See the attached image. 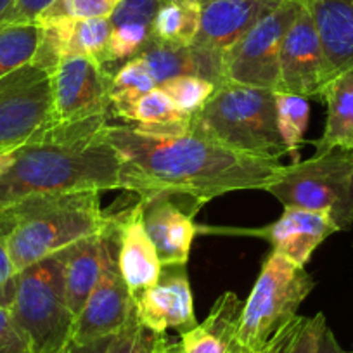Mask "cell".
Returning a JSON list of instances; mask_svg holds the SVG:
<instances>
[{
    "mask_svg": "<svg viewBox=\"0 0 353 353\" xmlns=\"http://www.w3.org/2000/svg\"><path fill=\"white\" fill-rule=\"evenodd\" d=\"M144 205V223L158 251L163 267L188 265L198 225L185 210L170 199H156Z\"/></svg>",
    "mask_w": 353,
    "mask_h": 353,
    "instance_id": "d6986e66",
    "label": "cell"
},
{
    "mask_svg": "<svg viewBox=\"0 0 353 353\" xmlns=\"http://www.w3.org/2000/svg\"><path fill=\"white\" fill-rule=\"evenodd\" d=\"M201 26V4L196 0H161L152 21V39L176 47L194 43Z\"/></svg>",
    "mask_w": 353,
    "mask_h": 353,
    "instance_id": "603a6c76",
    "label": "cell"
},
{
    "mask_svg": "<svg viewBox=\"0 0 353 353\" xmlns=\"http://www.w3.org/2000/svg\"><path fill=\"white\" fill-rule=\"evenodd\" d=\"M205 230H215L229 234H243L267 239L274 248V253L290 258L300 267H305L312 258L314 251L332 236L339 232L338 225L329 212H314L303 208H284L279 220L270 225L258 229H213V227H198Z\"/></svg>",
    "mask_w": 353,
    "mask_h": 353,
    "instance_id": "4fadbf2b",
    "label": "cell"
},
{
    "mask_svg": "<svg viewBox=\"0 0 353 353\" xmlns=\"http://www.w3.org/2000/svg\"><path fill=\"white\" fill-rule=\"evenodd\" d=\"M324 314L314 317H294L288 325H284L263 348L254 353H317L319 341L324 332Z\"/></svg>",
    "mask_w": 353,
    "mask_h": 353,
    "instance_id": "4316f807",
    "label": "cell"
},
{
    "mask_svg": "<svg viewBox=\"0 0 353 353\" xmlns=\"http://www.w3.org/2000/svg\"><path fill=\"white\" fill-rule=\"evenodd\" d=\"M4 156L6 154H0V168H2V165H4Z\"/></svg>",
    "mask_w": 353,
    "mask_h": 353,
    "instance_id": "ab89813d",
    "label": "cell"
},
{
    "mask_svg": "<svg viewBox=\"0 0 353 353\" xmlns=\"http://www.w3.org/2000/svg\"><path fill=\"white\" fill-rule=\"evenodd\" d=\"M196 2H199V4H205V2H208V0H196Z\"/></svg>",
    "mask_w": 353,
    "mask_h": 353,
    "instance_id": "60d3db41",
    "label": "cell"
},
{
    "mask_svg": "<svg viewBox=\"0 0 353 353\" xmlns=\"http://www.w3.org/2000/svg\"><path fill=\"white\" fill-rule=\"evenodd\" d=\"M317 28L331 80L353 70V0H305Z\"/></svg>",
    "mask_w": 353,
    "mask_h": 353,
    "instance_id": "ffe728a7",
    "label": "cell"
},
{
    "mask_svg": "<svg viewBox=\"0 0 353 353\" xmlns=\"http://www.w3.org/2000/svg\"><path fill=\"white\" fill-rule=\"evenodd\" d=\"M114 339H117V334L94 339V341L88 343H77L73 339H70L59 353H111Z\"/></svg>",
    "mask_w": 353,
    "mask_h": 353,
    "instance_id": "d590c367",
    "label": "cell"
},
{
    "mask_svg": "<svg viewBox=\"0 0 353 353\" xmlns=\"http://www.w3.org/2000/svg\"><path fill=\"white\" fill-rule=\"evenodd\" d=\"M317 353H348L341 348V345L336 339L334 332L329 329V325H325L324 332L321 336V341H319V352Z\"/></svg>",
    "mask_w": 353,
    "mask_h": 353,
    "instance_id": "8d00e7d4",
    "label": "cell"
},
{
    "mask_svg": "<svg viewBox=\"0 0 353 353\" xmlns=\"http://www.w3.org/2000/svg\"><path fill=\"white\" fill-rule=\"evenodd\" d=\"M117 243L118 269L135 298L158 283L163 269L145 229L144 205L141 201L117 215Z\"/></svg>",
    "mask_w": 353,
    "mask_h": 353,
    "instance_id": "9a60e30c",
    "label": "cell"
},
{
    "mask_svg": "<svg viewBox=\"0 0 353 353\" xmlns=\"http://www.w3.org/2000/svg\"><path fill=\"white\" fill-rule=\"evenodd\" d=\"M267 192L284 208L329 212L339 230L353 223V151L332 148L284 165Z\"/></svg>",
    "mask_w": 353,
    "mask_h": 353,
    "instance_id": "52a82bcc",
    "label": "cell"
},
{
    "mask_svg": "<svg viewBox=\"0 0 353 353\" xmlns=\"http://www.w3.org/2000/svg\"><path fill=\"white\" fill-rule=\"evenodd\" d=\"M134 315L135 298L118 269L117 223H114V236L111 241L103 276L85 301L80 314L74 317L70 339L77 343H88L118 334Z\"/></svg>",
    "mask_w": 353,
    "mask_h": 353,
    "instance_id": "7c38bea8",
    "label": "cell"
},
{
    "mask_svg": "<svg viewBox=\"0 0 353 353\" xmlns=\"http://www.w3.org/2000/svg\"><path fill=\"white\" fill-rule=\"evenodd\" d=\"M110 68L88 57H68L50 74L52 123L110 117Z\"/></svg>",
    "mask_w": 353,
    "mask_h": 353,
    "instance_id": "30bf717a",
    "label": "cell"
},
{
    "mask_svg": "<svg viewBox=\"0 0 353 353\" xmlns=\"http://www.w3.org/2000/svg\"><path fill=\"white\" fill-rule=\"evenodd\" d=\"M12 0H0V18L8 12V9L11 8Z\"/></svg>",
    "mask_w": 353,
    "mask_h": 353,
    "instance_id": "f35d334b",
    "label": "cell"
},
{
    "mask_svg": "<svg viewBox=\"0 0 353 353\" xmlns=\"http://www.w3.org/2000/svg\"><path fill=\"white\" fill-rule=\"evenodd\" d=\"M52 123L50 74L28 66L0 78V154L32 141Z\"/></svg>",
    "mask_w": 353,
    "mask_h": 353,
    "instance_id": "9c48e42d",
    "label": "cell"
},
{
    "mask_svg": "<svg viewBox=\"0 0 353 353\" xmlns=\"http://www.w3.org/2000/svg\"><path fill=\"white\" fill-rule=\"evenodd\" d=\"M56 0H12L11 8L0 18V25H26V23H37V19Z\"/></svg>",
    "mask_w": 353,
    "mask_h": 353,
    "instance_id": "836d02e7",
    "label": "cell"
},
{
    "mask_svg": "<svg viewBox=\"0 0 353 353\" xmlns=\"http://www.w3.org/2000/svg\"><path fill=\"white\" fill-rule=\"evenodd\" d=\"M114 223H117V215L113 223L103 234L78 241L63 251L64 294H66L68 308L74 317L80 314L85 301L103 276L114 236Z\"/></svg>",
    "mask_w": 353,
    "mask_h": 353,
    "instance_id": "e0dca14e",
    "label": "cell"
},
{
    "mask_svg": "<svg viewBox=\"0 0 353 353\" xmlns=\"http://www.w3.org/2000/svg\"><path fill=\"white\" fill-rule=\"evenodd\" d=\"M142 61L158 85L176 77H201L216 87L223 83V54L201 46L176 47L151 39L141 50Z\"/></svg>",
    "mask_w": 353,
    "mask_h": 353,
    "instance_id": "ac0fdd59",
    "label": "cell"
},
{
    "mask_svg": "<svg viewBox=\"0 0 353 353\" xmlns=\"http://www.w3.org/2000/svg\"><path fill=\"white\" fill-rule=\"evenodd\" d=\"M108 117L54 123L6 152L0 206L37 194L121 189V158L108 137Z\"/></svg>",
    "mask_w": 353,
    "mask_h": 353,
    "instance_id": "7a4b0ae2",
    "label": "cell"
},
{
    "mask_svg": "<svg viewBox=\"0 0 353 353\" xmlns=\"http://www.w3.org/2000/svg\"><path fill=\"white\" fill-rule=\"evenodd\" d=\"M283 0H208L201 4V26L194 46L225 52Z\"/></svg>",
    "mask_w": 353,
    "mask_h": 353,
    "instance_id": "2e32d148",
    "label": "cell"
},
{
    "mask_svg": "<svg viewBox=\"0 0 353 353\" xmlns=\"http://www.w3.org/2000/svg\"><path fill=\"white\" fill-rule=\"evenodd\" d=\"M125 121H132L137 128L154 135H173L189 130L191 117L176 110L161 88H152L142 96L128 111Z\"/></svg>",
    "mask_w": 353,
    "mask_h": 353,
    "instance_id": "cb8c5ba5",
    "label": "cell"
},
{
    "mask_svg": "<svg viewBox=\"0 0 353 353\" xmlns=\"http://www.w3.org/2000/svg\"><path fill=\"white\" fill-rule=\"evenodd\" d=\"M189 130L237 151L265 158L288 154L277 128L276 92L222 83L189 121Z\"/></svg>",
    "mask_w": 353,
    "mask_h": 353,
    "instance_id": "277c9868",
    "label": "cell"
},
{
    "mask_svg": "<svg viewBox=\"0 0 353 353\" xmlns=\"http://www.w3.org/2000/svg\"><path fill=\"white\" fill-rule=\"evenodd\" d=\"M121 0H56L37 23L68 18H110Z\"/></svg>",
    "mask_w": 353,
    "mask_h": 353,
    "instance_id": "f546056e",
    "label": "cell"
},
{
    "mask_svg": "<svg viewBox=\"0 0 353 353\" xmlns=\"http://www.w3.org/2000/svg\"><path fill=\"white\" fill-rule=\"evenodd\" d=\"M276 110L277 128H279V134L288 149V154L291 156L293 163H298L300 161L298 149H300L305 132L308 128L310 108L303 97L276 92Z\"/></svg>",
    "mask_w": 353,
    "mask_h": 353,
    "instance_id": "83f0119b",
    "label": "cell"
},
{
    "mask_svg": "<svg viewBox=\"0 0 353 353\" xmlns=\"http://www.w3.org/2000/svg\"><path fill=\"white\" fill-rule=\"evenodd\" d=\"M0 353H33L25 332L18 327L11 312L0 301Z\"/></svg>",
    "mask_w": 353,
    "mask_h": 353,
    "instance_id": "d6a6232c",
    "label": "cell"
},
{
    "mask_svg": "<svg viewBox=\"0 0 353 353\" xmlns=\"http://www.w3.org/2000/svg\"><path fill=\"white\" fill-rule=\"evenodd\" d=\"M8 308L33 353H59L64 348L74 315L64 294L63 251L18 272Z\"/></svg>",
    "mask_w": 353,
    "mask_h": 353,
    "instance_id": "8992f818",
    "label": "cell"
},
{
    "mask_svg": "<svg viewBox=\"0 0 353 353\" xmlns=\"http://www.w3.org/2000/svg\"><path fill=\"white\" fill-rule=\"evenodd\" d=\"M279 77V92L303 99H322L331 81L324 49L305 0L281 46Z\"/></svg>",
    "mask_w": 353,
    "mask_h": 353,
    "instance_id": "8fae6325",
    "label": "cell"
},
{
    "mask_svg": "<svg viewBox=\"0 0 353 353\" xmlns=\"http://www.w3.org/2000/svg\"><path fill=\"white\" fill-rule=\"evenodd\" d=\"M158 87L154 78L148 71V68L142 64L139 57L123 63V66L118 68L111 74L110 83V103L111 113L118 118H127L128 111L134 108V104L151 92L152 88Z\"/></svg>",
    "mask_w": 353,
    "mask_h": 353,
    "instance_id": "d4e9b609",
    "label": "cell"
},
{
    "mask_svg": "<svg viewBox=\"0 0 353 353\" xmlns=\"http://www.w3.org/2000/svg\"><path fill=\"white\" fill-rule=\"evenodd\" d=\"M135 317L158 334H166V329L182 334L198 324L185 265L163 267L158 283L135 296Z\"/></svg>",
    "mask_w": 353,
    "mask_h": 353,
    "instance_id": "5bb4252c",
    "label": "cell"
},
{
    "mask_svg": "<svg viewBox=\"0 0 353 353\" xmlns=\"http://www.w3.org/2000/svg\"><path fill=\"white\" fill-rule=\"evenodd\" d=\"M243 301L234 293H223L215 301L208 317L182 332V353H241L237 348Z\"/></svg>",
    "mask_w": 353,
    "mask_h": 353,
    "instance_id": "44dd1931",
    "label": "cell"
},
{
    "mask_svg": "<svg viewBox=\"0 0 353 353\" xmlns=\"http://www.w3.org/2000/svg\"><path fill=\"white\" fill-rule=\"evenodd\" d=\"M16 276H18V272H16L14 269L11 254H9L8 244H6L4 237L0 236V301H2L6 307H8V303L11 301Z\"/></svg>",
    "mask_w": 353,
    "mask_h": 353,
    "instance_id": "e575fe53",
    "label": "cell"
},
{
    "mask_svg": "<svg viewBox=\"0 0 353 353\" xmlns=\"http://www.w3.org/2000/svg\"><path fill=\"white\" fill-rule=\"evenodd\" d=\"M300 6L301 0H283L223 52V83L279 92L281 46Z\"/></svg>",
    "mask_w": 353,
    "mask_h": 353,
    "instance_id": "ba28073f",
    "label": "cell"
},
{
    "mask_svg": "<svg viewBox=\"0 0 353 353\" xmlns=\"http://www.w3.org/2000/svg\"><path fill=\"white\" fill-rule=\"evenodd\" d=\"M322 101L327 106L325 127L315 142V152L332 148L353 151V70L332 78L324 88Z\"/></svg>",
    "mask_w": 353,
    "mask_h": 353,
    "instance_id": "7402d4cb",
    "label": "cell"
},
{
    "mask_svg": "<svg viewBox=\"0 0 353 353\" xmlns=\"http://www.w3.org/2000/svg\"><path fill=\"white\" fill-rule=\"evenodd\" d=\"M352 353H353V352H352Z\"/></svg>",
    "mask_w": 353,
    "mask_h": 353,
    "instance_id": "b9f144b4",
    "label": "cell"
},
{
    "mask_svg": "<svg viewBox=\"0 0 353 353\" xmlns=\"http://www.w3.org/2000/svg\"><path fill=\"white\" fill-rule=\"evenodd\" d=\"M114 215L101 208L99 192L37 194L0 206V236L16 272L71 244L103 234Z\"/></svg>",
    "mask_w": 353,
    "mask_h": 353,
    "instance_id": "3957f363",
    "label": "cell"
},
{
    "mask_svg": "<svg viewBox=\"0 0 353 353\" xmlns=\"http://www.w3.org/2000/svg\"><path fill=\"white\" fill-rule=\"evenodd\" d=\"M158 87L172 99L176 110L188 117H192L208 103L210 97L215 92L216 85L201 77L185 74V77H176L163 81Z\"/></svg>",
    "mask_w": 353,
    "mask_h": 353,
    "instance_id": "f1b7e54d",
    "label": "cell"
},
{
    "mask_svg": "<svg viewBox=\"0 0 353 353\" xmlns=\"http://www.w3.org/2000/svg\"><path fill=\"white\" fill-rule=\"evenodd\" d=\"M108 137L121 158V191L141 203L170 199L191 216L219 196L267 191L284 166L191 130L154 135L135 125H110Z\"/></svg>",
    "mask_w": 353,
    "mask_h": 353,
    "instance_id": "6da1fadb",
    "label": "cell"
},
{
    "mask_svg": "<svg viewBox=\"0 0 353 353\" xmlns=\"http://www.w3.org/2000/svg\"><path fill=\"white\" fill-rule=\"evenodd\" d=\"M154 353H182V345L181 341H172L165 336L158 345V348L154 350Z\"/></svg>",
    "mask_w": 353,
    "mask_h": 353,
    "instance_id": "74e56055",
    "label": "cell"
},
{
    "mask_svg": "<svg viewBox=\"0 0 353 353\" xmlns=\"http://www.w3.org/2000/svg\"><path fill=\"white\" fill-rule=\"evenodd\" d=\"M314 288V279L305 267L272 251L243 303L237 327L239 352L254 353L263 348L284 325L298 317V308Z\"/></svg>",
    "mask_w": 353,
    "mask_h": 353,
    "instance_id": "5b68a950",
    "label": "cell"
},
{
    "mask_svg": "<svg viewBox=\"0 0 353 353\" xmlns=\"http://www.w3.org/2000/svg\"><path fill=\"white\" fill-rule=\"evenodd\" d=\"M159 4L161 0H121L108 19L111 26L123 25V23L152 26Z\"/></svg>",
    "mask_w": 353,
    "mask_h": 353,
    "instance_id": "1f68e13d",
    "label": "cell"
},
{
    "mask_svg": "<svg viewBox=\"0 0 353 353\" xmlns=\"http://www.w3.org/2000/svg\"><path fill=\"white\" fill-rule=\"evenodd\" d=\"M165 336L144 327L134 315L117 334L111 353H154Z\"/></svg>",
    "mask_w": 353,
    "mask_h": 353,
    "instance_id": "4dcf8cb0",
    "label": "cell"
},
{
    "mask_svg": "<svg viewBox=\"0 0 353 353\" xmlns=\"http://www.w3.org/2000/svg\"><path fill=\"white\" fill-rule=\"evenodd\" d=\"M40 40V26L0 25V78L32 64Z\"/></svg>",
    "mask_w": 353,
    "mask_h": 353,
    "instance_id": "484cf974",
    "label": "cell"
}]
</instances>
